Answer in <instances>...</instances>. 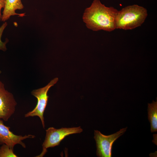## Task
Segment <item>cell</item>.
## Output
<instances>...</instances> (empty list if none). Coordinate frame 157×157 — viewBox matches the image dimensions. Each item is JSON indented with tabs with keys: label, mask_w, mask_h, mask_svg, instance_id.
<instances>
[{
	"label": "cell",
	"mask_w": 157,
	"mask_h": 157,
	"mask_svg": "<svg viewBox=\"0 0 157 157\" xmlns=\"http://www.w3.org/2000/svg\"><path fill=\"white\" fill-rule=\"evenodd\" d=\"M118 10L113 7H107L99 0H94L86 8L83 20L88 28L93 31L102 30L110 32L116 29V17Z\"/></svg>",
	"instance_id": "6da1fadb"
},
{
	"label": "cell",
	"mask_w": 157,
	"mask_h": 157,
	"mask_svg": "<svg viewBox=\"0 0 157 157\" xmlns=\"http://www.w3.org/2000/svg\"><path fill=\"white\" fill-rule=\"evenodd\" d=\"M147 9L138 5L127 6L118 11L115 19L116 29L131 30L140 26L147 16Z\"/></svg>",
	"instance_id": "7a4b0ae2"
},
{
	"label": "cell",
	"mask_w": 157,
	"mask_h": 157,
	"mask_svg": "<svg viewBox=\"0 0 157 157\" xmlns=\"http://www.w3.org/2000/svg\"><path fill=\"white\" fill-rule=\"evenodd\" d=\"M80 126L72 128H62L56 129L49 127L46 130L45 139L42 145L41 153L36 157H42L47 151V149L58 145L65 137L71 134L80 133L83 131Z\"/></svg>",
	"instance_id": "3957f363"
},
{
	"label": "cell",
	"mask_w": 157,
	"mask_h": 157,
	"mask_svg": "<svg viewBox=\"0 0 157 157\" xmlns=\"http://www.w3.org/2000/svg\"><path fill=\"white\" fill-rule=\"evenodd\" d=\"M58 80V78H55L44 87L33 90L31 92V94L37 98V103L35 107L32 111L25 114L24 117H25L36 116L39 117L44 128L45 127L44 114L49 98L47 93L50 88L57 83Z\"/></svg>",
	"instance_id": "277c9868"
},
{
	"label": "cell",
	"mask_w": 157,
	"mask_h": 157,
	"mask_svg": "<svg viewBox=\"0 0 157 157\" xmlns=\"http://www.w3.org/2000/svg\"><path fill=\"white\" fill-rule=\"evenodd\" d=\"M127 128H122L114 133L107 135L102 134L98 130H94V138L96 143L97 156L111 157L113 143L124 133Z\"/></svg>",
	"instance_id": "5b68a950"
},
{
	"label": "cell",
	"mask_w": 157,
	"mask_h": 157,
	"mask_svg": "<svg viewBox=\"0 0 157 157\" xmlns=\"http://www.w3.org/2000/svg\"><path fill=\"white\" fill-rule=\"evenodd\" d=\"M17 103L13 94L0 81V120L7 121L15 111Z\"/></svg>",
	"instance_id": "8992f818"
},
{
	"label": "cell",
	"mask_w": 157,
	"mask_h": 157,
	"mask_svg": "<svg viewBox=\"0 0 157 157\" xmlns=\"http://www.w3.org/2000/svg\"><path fill=\"white\" fill-rule=\"evenodd\" d=\"M10 127L5 126L3 120H0V144H5L13 149L15 145L19 144L25 148V144L22 141L27 138H33L35 136L32 135L24 136L14 134L10 130Z\"/></svg>",
	"instance_id": "52a82bcc"
},
{
	"label": "cell",
	"mask_w": 157,
	"mask_h": 157,
	"mask_svg": "<svg viewBox=\"0 0 157 157\" xmlns=\"http://www.w3.org/2000/svg\"><path fill=\"white\" fill-rule=\"evenodd\" d=\"M24 8L21 0H5V4L3 11L1 21L5 22L12 16L17 15L23 17L25 15V13H17L15 11L22 10Z\"/></svg>",
	"instance_id": "ba28073f"
},
{
	"label": "cell",
	"mask_w": 157,
	"mask_h": 157,
	"mask_svg": "<svg viewBox=\"0 0 157 157\" xmlns=\"http://www.w3.org/2000/svg\"><path fill=\"white\" fill-rule=\"evenodd\" d=\"M148 119L150 123L151 131V133L157 131V103L153 101L151 104H148Z\"/></svg>",
	"instance_id": "9c48e42d"
},
{
	"label": "cell",
	"mask_w": 157,
	"mask_h": 157,
	"mask_svg": "<svg viewBox=\"0 0 157 157\" xmlns=\"http://www.w3.org/2000/svg\"><path fill=\"white\" fill-rule=\"evenodd\" d=\"M17 157L13 152V149L8 145L3 144L0 147V157Z\"/></svg>",
	"instance_id": "30bf717a"
},
{
	"label": "cell",
	"mask_w": 157,
	"mask_h": 157,
	"mask_svg": "<svg viewBox=\"0 0 157 157\" xmlns=\"http://www.w3.org/2000/svg\"><path fill=\"white\" fill-rule=\"evenodd\" d=\"M7 25V23L5 22L0 27V50L5 51L7 50L6 44L8 42V40L6 38L5 42H3L1 40V37L3 31Z\"/></svg>",
	"instance_id": "8fae6325"
},
{
	"label": "cell",
	"mask_w": 157,
	"mask_h": 157,
	"mask_svg": "<svg viewBox=\"0 0 157 157\" xmlns=\"http://www.w3.org/2000/svg\"><path fill=\"white\" fill-rule=\"evenodd\" d=\"M5 4V0H0V22L1 21L2 15L1 10L2 8H4Z\"/></svg>",
	"instance_id": "7c38bea8"
},
{
	"label": "cell",
	"mask_w": 157,
	"mask_h": 157,
	"mask_svg": "<svg viewBox=\"0 0 157 157\" xmlns=\"http://www.w3.org/2000/svg\"><path fill=\"white\" fill-rule=\"evenodd\" d=\"M1 71H0V73H1Z\"/></svg>",
	"instance_id": "4fadbf2b"
}]
</instances>
